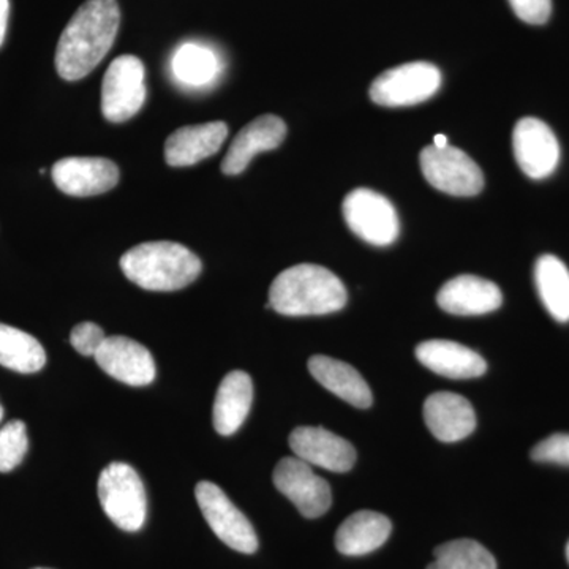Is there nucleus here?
<instances>
[{"label":"nucleus","instance_id":"obj_1","mask_svg":"<svg viewBox=\"0 0 569 569\" xmlns=\"http://www.w3.org/2000/svg\"><path fill=\"white\" fill-rule=\"evenodd\" d=\"M121 24L118 0H86L63 29L56 50V70L66 81H78L111 50Z\"/></svg>","mask_w":569,"mask_h":569},{"label":"nucleus","instance_id":"obj_2","mask_svg":"<svg viewBox=\"0 0 569 569\" xmlns=\"http://www.w3.org/2000/svg\"><path fill=\"white\" fill-rule=\"evenodd\" d=\"M348 301L342 280L318 264H296L276 277L268 309L280 316L309 317L339 312Z\"/></svg>","mask_w":569,"mask_h":569},{"label":"nucleus","instance_id":"obj_3","mask_svg":"<svg viewBox=\"0 0 569 569\" xmlns=\"http://www.w3.org/2000/svg\"><path fill=\"white\" fill-rule=\"evenodd\" d=\"M127 279L148 291H176L189 287L203 271L200 258L171 241L144 242L122 254Z\"/></svg>","mask_w":569,"mask_h":569},{"label":"nucleus","instance_id":"obj_4","mask_svg":"<svg viewBox=\"0 0 569 569\" xmlns=\"http://www.w3.org/2000/svg\"><path fill=\"white\" fill-rule=\"evenodd\" d=\"M99 500L104 515L123 531L142 529L148 516V497L137 471L127 463H110L99 478Z\"/></svg>","mask_w":569,"mask_h":569},{"label":"nucleus","instance_id":"obj_5","mask_svg":"<svg viewBox=\"0 0 569 569\" xmlns=\"http://www.w3.org/2000/svg\"><path fill=\"white\" fill-rule=\"evenodd\" d=\"M441 71L430 62H410L383 71L370 86L373 103L387 108L413 107L436 96Z\"/></svg>","mask_w":569,"mask_h":569},{"label":"nucleus","instance_id":"obj_6","mask_svg":"<svg viewBox=\"0 0 569 569\" xmlns=\"http://www.w3.org/2000/svg\"><path fill=\"white\" fill-rule=\"evenodd\" d=\"M342 212L350 230L369 244L387 247L399 238V216L395 204L381 193L356 189L343 200Z\"/></svg>","mask_w":569,"mask_h":569},{"label":"nucleus","instance_id":"obj_7","mask_svg":"<svg viewBox=\"0 0 569 569\" xmlns=\"http://www.w3.org/2000/svg\"><path fill=\"white\" fill-rule=\"evenodd\" d=\"M422 174L430 186L452 197H475L485 187V176L471 157L458 148L427 146L419 156Z\"/></svg>","mask_w":569,"mask_h":569},{"label":"nucleus","instance_id":"obj_8","mask_svg":"<svg viewBox=\"0 0 569 569\" xmlns=\"http://www.w3.org/2000/svg\"><path fill=\"white\" fill-rule=\"evenodd\" d=\"M144 66L137 56H119L108 67L102 84V112L112 123L132 119L148 97Z\"/></svg>","mask_w":569,"mask_h":569},{"label":"nucleus","instance_id":"obj_9","mask_svg":"<svg viewBox=\"0 0 569 569\" xmlns=\"http://www.w3.org/2000/svg\"><path fill=\"white\" fill-rule=\"evenodd\" d=\"M194 497L206 522L220 541L238 552H257L258 538L252 523L219 486L209 481L198 482Z\"/></svg>","mask_w":569,"mask_h":569},{"label":"nucleus","instance_id":"obj_10","mask_svg":"<svg viewBox=\"0 0 569 569\" xmlns=\"http://www.w3.org/2000/svg\"><path fill=\"white\" fill-rule=\"evenodd\" d=\"M274 486L307 519H317L331 508L332 497L326 479L318 477L312 466L296 456L277 463Z\"/></svg>","mask_w":569,"mask_h":569},{"label":"nucleus","instance_id":"obj_11","mask_svg":"<svg viewBox=\"0 0 569 569\" xmlns=\"http://www.w3.org/2000/svg\"><path fill=\"white\" fill-rule=\"evenodd\" d=\"M512 148L520 170L531 179L549 178L559 167V140L548 123L537 118H523L516 123Z\"/></svg>","mask_w":569,"mask_h":569},{"label":"nucleus","instance_id":"obj_12","mask_svg":"<svg viewBox=\"0 0 569 569\" xmlns=\"http://www.w3.org/2000/svg\"><path fill=\"white\" fill-rule=\"evenodd\" d=\"M52 181L70 197H96L110 192L119 182L118 164L102 157H69L51 170Z\"/></svg>","mask_w":569,"mask_h":569},{"label":"nucleus","instance_id":"obj_13","mask_svg":"<svg viewBox=\"0 0 569 569\" xmlns=\"http://www.w3.org/2000/svg\"><path fill=\"white\" fill-rule=\"evenodd\" d=\"M93 358L103 372L129 387H146L156 378L151 351L129 337H107Z\"/></svg>","mask_w":569,"mask_h":569},{"label":"nucleus","instance_id":"obj_14","mask_svg":"<svg viewBox=\"0 0 569 569\" xmlns=\"http://www.w3.org/2000/svg\"><path fill=\"white\" fill-rule=\"evenodd\" d=\"M290 448L296 458L309 466L335 473H347L356 462L353 445L323 427H296L290 436Z\"/></svg>","mask_w":569,"mask_h":569},{"label":"nucleus","instance_id":"obj_15","mask_svg":"<svg viewBox=\"0 0 569 569\" xmlns=\"http://www.w3.org/2000/svg\"><path fill=\"white\" fill-rule=\"evenodd\" d=\"M437 302L451 316H486L503 302L498 284L477 276H458L440 288Z\"/></svg>","mask_w":569,"mask_h":569},{"label":"nucleus","instance_id":"obj_16","mask_svg":"<svg viewBox=\"0 0 569 569\" xmlns=\"http://www.w3.org/2000/svg\"><path fill=\"white\" fill-rule=\"evenodd\" d=\"M287 137V123L274 114H264L247 123L241 130L222 162L227 176L241 174L249 167L257 153L272 151L282 144Z\"/></svg>","mask_w":569,"mask_h":569},{"label":"nucleus","instance_id":"obj_17","mask_svg":"<svg viewBox=\"0 0 569 569\" xmlns=\"http://www.w3.org/2000/svg\"><path fill=\"white\" fill-rule=\"evenodd\" d=\"M425 421L432 436L445 443H456L477 429V413L466 397L440 391L427 397Z\"/></svg>","mask_w":569,"mask_h":569},{"label":"nucleus","instance_id":"obj_18","mask_svg":"<svg viewBox=\"0 0 569 569\" xmlns=\"http://www.w3.org/2000/svg\"><path fill=\"white\" fill-rule=\"evenodd\" d=\"M227 137L228 126L220 121L181 127L164 142V160L170 167H192L219 152Z\"/></svg>","mask_w":569,"mask_h":569},{"label":"nucleus","instance_id":"obj_19","mask_svg":"<svg viewBox=\"0 0 569 569\" xmlns=\"http://www.w3.org/2000/svg\"><path fill=\"white\" fill-rule=\"evenodd\" d=\"M417 358L427 369L452 380L478 378L488 370L481 355L452 340H426L417 347Z\"/></svg>","mask_w":569,"mask_h":569},{"label":"nucleus","instance_id":"obj_20","mask_svg":"<svg viewBox=\"0 0 569 569\" xmlns=\"http://www.w3.org/2000/svg\"><path fill=\"white\" fill-rule=\"evenodd\" d=\"M253 402V383L249 373L233 370L223 378L213 400L212 421L220 436H233L244 425Z\"/></svg>","mask_w":569,"mask_h":569},{"label":"nucleus","instance_id":"obj_21","mask_svg":"<svg viewBox=\"0 0 569 569\" xmlns=\"http://www.w3.org/2000/svg\"><path fill=\"white\" fill-rule=\"evenodd\" d=\"M309 370L321 387L356 408H369L373 397L361 373L343 361L316 355L309 359Z\"/></svg>","mask_w":569,"mask_h":569},{"label":"nucleus","instance_id":"obj_22","mask_svg":"<svg viewBox=\"0 0 569 569\" xmlns=\"http://www.w3.org/2000/svg\"><path fill=\"white\" fill-rule=\"evenodd\" d=\"M391 520L376 511H358L339 527L336 548L347 557H361L380 549L391 535Z\"/></svg>","mask_w":569,"mask_h":569},{"label":"nucleus","instance_id":"obj_23","mask_svg":"<svg viewBox=\"0 0 569 569\" xmlns=\"http://www.w3.org/2000/svg\"><path fill=\"white\" fill-rule=\"evenodd\" d=\"M174 80L187 88L211 86L222 71V61L212 48L197 41H187L171 59Z\"/></svg>","mask_w":569,"mask_h":569},{"label":"nucleus","instance_id":"obj_24","mask_svg":"<svg viewBox=\"0 0 569 569\" xmlns=\"http://www.w3.org/2000/svg\"><path fill=\"white\" fill-rule=\"evenodd\" d=\"M535 283L546 310L560 323L569 321V271L560 258L542 254L535 264Z\"/></svg>","mask_w":569,"mask_h":569},{"label":"nucleus","instance_id":"obj_25","mask_svg":"<svg viewBox=\"0 0 569 569\" xmlns=\"http://www.w3.org/2000/svg\"><path fill=\"white\" fill-rule=\"evenodd\" d=\"M47 365L39 340L13 326L0 323V366L20 373H36Z\"/></svg>","mask_w":569,"mask_h":569},{"label":"nucleus","instance_id":"obj_26","mask_svg":"<svg viewBox=\"0 0 569 569\" xmlns=\"http://www.w3.org/2000/svg\"><path fill=\"white\" fill-rule=\"evenodd\" d=\"M436 560L427 569H497V561L473 539H456L433 550Z\"/></svg>","mask_w":569,"mask_h":569},{"label":"nucleus","instance_id":"obj_27","mask_svg":"<svg viewBox=\"0 0 569 569\" xmlns=\"http://www.w3.org/2000/svg\"><path fill=\"white\" fill-rule=\"evenodd\" d=\"M28 429L22 421H11L0 429V473L14 470L28 452Z\"/></svg>","mask_w":569,"mask_h":569},{"label":"nucleus","instance_id":"obj_28","mask_svg":"<svg viewBox=\"0 0 569 569\" xmlns=\"http://www.w3.org/2000/svg\"><path fill=\"white\" fill-rule=\"evenodd\" d=\"M535 462L569 466V433H553L531 449Z\"/></svg>","mask_w":569,"mask_h":569},{"label":"nucleus","instance_id":"obj_29","mask_svg":"<svg viewBox=\"0 0 569 569\" xmlns=\"http://www.w3.org/2000/svg\"><path fill=\"white\" fill-rule=\"evenodd\" d=\"M104 339L103 329L91 321L74 326L70 335L71 346L82 356H96Z\"/></svg>","mask_w":569,"mask_h":569},{"label":"nucleus","instance_id":"obj_30","mask_svg":"<svg viewBox=\"0 0 569 569\" xmlns=\"http://www.w3.org/2000/svg\"><path fill=\"white\" fill-rule=\"evenodd\" d=\"M509 6L527 24H545L552 13V0H509Z\"/></svg>","mask_w":569,"mask_h":569},{"label":"nucleus","instance_id":"obj_31","mask_svg":"<svg viewBox=\"0 0 569 569\" xmlns=\"http://www.w3.org/2000/svg\"><path fill=\"white\" fill-rule=\"evenodd\" d=\"M10 0H0V47L6 40L7 26H9Z\"/></svg>","mask_w":569,"mask_h":569},{"label":"nucleus","instance_id":"obj_32","mask_svg":"<svg viewBox=\"0 0 569 569\" xmlns=\"http://www.w3.org/2000/svg\"><path fill=\"white\" fill-rule=\"evenodd\" d=\"M433 146L436 148H447L448 144V138L445 137V134H437L436 138H433Z\"/></svg>","mask_w":569,"mask_h":569},{"label":"nucleus","instance_id":"obj_33","mask_svg":"<svg viewBox=\"0 0 569 569\" xmlns=\"http://www.w3.org/2000/svg\"><path fill=\"white\" fill-rule=\"evenodd\" d=\"M2 418H3V408H2V406H0V421H2Z\"/></svg>","mask_w":569,"mask_h":569},{"label":"nucleus","instance_id":"obj_34","mask_svg":"<svg viewBox=\"0 0 569 569\" xmlns=\"http://www.w3.org/2000/svg\"><path fill=\"white\" fill-rule=\"evenodd\" d=\"M567 559H568V563H569V541H568V546H567Z\"/></svg>","mask_w":569,"mask_h":569},{"label":"nucleus","instance_id":"obj_35","mask_svg":"<svg viewBox=\"0 0 569 569\" xmlns=\"http://www.w3.org/2000/svg\"><path fill=\"white\" fill-rule=\"evenodd\" d=\"M33 569H51V568H33Z\"/></svg>","mask_w":569,"mask_h":569}]
</instances>
